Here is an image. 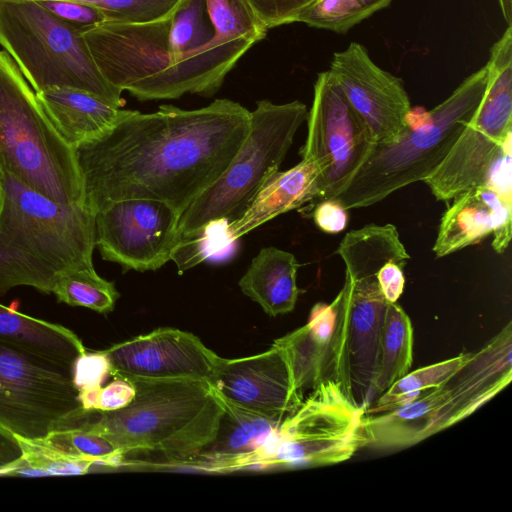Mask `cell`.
I'll list each match as a JSON object with an SVG mask.
<instances>
[{
    "instance_id": "obj_1",
    "label": "cell",
    "mask_w": 512,
    "mask_h": 512,
    "mask_svg": "<svg viewBox=\"0 0 512 512\" xmlns=\"http://www.w3.org/2000/svg\"><path fill=\"white\" fill-rule=\"evenodd\" d=\"M249 130L250 111L229 99L193 110H122L111 127L73 148L84 204L95 213L146 198L181 215L223 174Z\"/></svg>"
},
{
    "instance_id": "obj_2",
    "label": "cell",
    "mask_w": 512,
    "mask_h": 512,
    "mask_svg": "<svg viewBox=\"0 0 512 512\" xmlns=\"http://www.w3.org/2000/svg\"><path fill=\"white\" fill-rule=\"evenodd\" d=\"M115 411H86L80 424L108 438L128 461L189 465L216 437L224 404L208 380H137Z\"/></svg>"
},
{
    "instance_id": "obj_3",
    "label": "cell",
    "mask_w": 512,
    "mask_h": 512,
    "mask_svg": "<svg viewBox=\"0 0 512 512\" xmlns=\"http://www.w3.org/2000/svg\"><path fill=\"white\" fill-rule=\"evenodd\" d=\"M95 213L62 204L0 170V296L28 286L51 294L59 276L93 266Z\"/></svg>"
},
{
    "instance_id": "obj_4",
    "label": "cell",
    "mask_w": 512,
    "mask_h": 512,
    "mask_svg": "<svg viewBox=\"0 0 512 512\" xmlns=\"http://www.w3.org/2000/svg\"><path fill=\"white\" fill-rule=\"evenodd\" d=\"M487 84L483 66L440 104L424 112L390 143L375 144L347 187L335 198L345 209L376 204L393 192L424 181L442 163L477 110Z\"/></svg>"
},
{
    "instance_id": "obj_5",
    "label": "cell",
    "mask_w": 512,
    "mask_h": 512,
    "mask_svg": "<svg viewBox=\"0 0 512 512\" xmlns=\"http://www.w3.org/2000/svg\"><path fill=\"white\" fill-rule=\"evenodd\" d=\"M0 170L56 202L84 203L73 148L4 50H0Z\"/></svg>"
},
{
    "instance_id": "obj_6",
    "label": "cell",
    "mask_w": 512,
    "mask_h": 512,
    "mask_svg": "<svg viewBox=\"0 0 512 512\" xmlns=\"http://www.w3.org/2000/svg\"><path fill=\"white\" fill-rule=\"evenodd\" d=\"M0 45L35 92L73 87L122 105V91L102 75L82 34L37 1L0 0Z\"/></svg>"
},
{
    "instance_id": "obj_7",
    "label": "cell",
    "mask_w": 512,
    "mask_h": 512,
    "mask_svg": "<svg viewBox=\"0 0 512 512\" xmlns=\"http://www.w3.org/2000/svg\"><path fill=\"white\" fill-rule=\"evenodd\" d=\"M307 114V106L298 100L284 104L258 101L250 112L245 141L218 180L182 212L178 235L193 233L210 222L238 220L279 171Z\"/></svg>"
},
{
    "instance_id": "obj_8",
    "label": "cell",
    "mask_w": 512,
    "mask_h": 512,
    "mask_svg": "<svg viewBox=\"0 0 512 512\" xmlns=\"http://www.w3.org/2000/svg\"><path fill=\"white\" fill-rule=\"evenodd\" d=\"M483 98L451 150L424 182L448 201L484 185L488 171L512 134V25L490 49Z\"/></svg>"
},
{
    "instance_id": "obj_9",
    "label": "cell",
    "mask_w": 512,
    "mask_h": 512,
    "mask_svg": "<svg viewBox=\"0 0 512 512\" xmlns=\"http://www.w3.org/2000/svg\"><path fill=\"white\" fill-rule=\"evenodd\" d=\"M84 410L71 369L0 339V427L27 441L74 426Z\"/></svg>"
},
{
    "instance_id": "obj_10",
    "label": "cell",
    "mask_w": 512,
    "mask_h": 512,
    "mask_svg": "<svg viewBox=\"0 0 512 512\" xmlns=\"http://www.w3.org/2000/svg\"><path fill=\"white\" fill-rule=\"evenodd\" d=\"M312 390L284 419L264 467L336 464L364 447L366 410L350 401L333 380Z\"/></svg>"
},
{
    "instance_id": "obj_11",
    "label": "cell",
    "mask_w": 512,
    "mask_h": 512,
    "mask_svg": "<svg viewBox=\"0 0 512 512\" xmlns=\"http://www.w3.org/2000/svg\"><path fill=\"white\" fill-rule=\"evenodd\" d=\"M302 158L320 169L319 199H332L350 183L375 142L330 73H318L307 114Z\"/></svg>"
},
{
    "instance_id": "obj_12",
    "label": "cell",
    "mask_w": 512,
    "mask_h": 512,
    "mask_svg": "<svg viewBox=\"0 0 512 512\" xmlns=\"http://www.w3.org/2000/svg\"><path fill=\"white\" fill-rule=\"evenodd\" d=\"M338 332L334 381L357 406L375 401L380 340L387 301L376 275L349 276L335 297Z\"/></svg>"
},
{
    "instance_id": "obj_13",
    "label": "cell",
    "mask_w": 512,
    "mask_h": 512,
    "mask_svg": "<svg viewBox=\"0 0 512 512\" xmlns=\"http://www.w3.org/2000/svg\"><path fill=\"white\" fill-rule=\"evenodd\" d=\"M180 213L146 198L112 202L95 212V247L124 271H155L170 260Z\"/></svg>"
},
{
    "instance_id": "obj_14",
    "label": "cell",
    "mask_w": 512,
    "mask_h": 512,
    "mask_svg": "<svg viewBox=\"0 0 512 512\" xmlns=\"http://www.w3.org/2000/svg\"><path fill=\"white\" fill-rule=\"evenodd\" d=\"M328 72L376 144L396 140L408 126L411 104L401 78L382 69L358 42L335 52Z\"/></svg>"
},
{
    "instance_id": "obj_15",
    "label": "cell",
    "mask_w": 512,
    "mask_h": 512,
    "mask_svg": "<svg viewBox=\"0 0 512 512\" xmlns=\"http://www.w3.org/2000/svg\"><path fill=\"white\" fill-rule=\"evenodd\" d=\"M111 376L128 381L211 378L219 356L194 334L158 328L105 350Z\"/></svg>"
},
{
    "instance_id": "obj_16",
    "label": "cell",
    "mask_w": 512,
    "mask_h": 512,
    "mask_svg": "<svg viewBox=\"0 0 512 512\" xmlns=\"http://www.w3.org/2000/svg\"><path fill=\"white\" fill-rule=\"evenodd\" d=\"M209 382L222 400L271 417L284 419L303 401L287 357L275 343L253 356L220 357Z\"/></svg>"
},
{
    "instance_id": "obj_17",
    "label": "cell",
    "mask_w": 512,
    "mask_h": 512,
    "mask_svg": "<svg viewBox=\"0 0 512 512\" xmlns=\"http://www.w3.org/2000/svg\"><path fill=\"white\" fill-rule=\"evenodd\" d=\"M442 216L433 251L444 257L493 234L492 247L503 253L511 240L512 201L479 185L457 194Z\"/></svg>"
},
{
    "instance_id": "obj_18",
    "label": "cell",
    "mask_w": 512,
    "mask_h": 512,
    "mask_svg": "<svg viewBox=\"0 0 512 512\" xmlns=\"http://www.w3.org/2000/svg\"><path fill=\"white\" fill-rule=\"evenodd\" d=\"M222 401L224 413L215 439L189 465L211 470L259 466L273 448L285 418Z\"/></svg>"
},
{
    "instance_id": "obj_19",
    "label": "cell",
    "mask_w": 512,
    "mask_h": 512,
    "mask_svg": "<svg viewBox=\"0 0 512 512\" xmlns=\"http://www.w3.org/2000/svg\"><path fill=\"white\" fill-rule=\"evenodd\" d=\"M452 425L451 391L444 383L401 406L365 413L364 447L403 448Z\"/></svg>"
},
{
    "instance_id": "obj_20",
    "label": "cell",
    "mask_w": 512,
    "mask_h": 512,
    "mask_svg": "<svg viewBox=\"0 0 512 512\" xmlns=\"http://www.w3.org/2000/svg\"><path fill=\"white\" fill-rule=\"evenodd\" d=\"M337 332L334 299L330 304H315L304 326L274 341L283 349L295 385L302 394L326 380L334 381Z\"/></svg>"
},
{
    "instance_id": "obj_21",
    "label": "cell",
    "mask_w": 512,
    "mask_h": 512,
    "mask_svg": "<svg viewBox=\"0 0 512 512\" xmlns=\"http://www.w3.org/2000/svg\"><path fill=\"white\" fill-rule=\"evenodd\" d=\"M512 328L509 322L446 383L451 391L453 424L471 415L512 379Z\"/></svg>"
},
{
    "instance_id": "obj_22",
    "label": "cell",
    "mask_w": 512,
    "mask_h": 512,
    "mask_svg": "<svg viewBox=\"0 0 512 512\" xmlns=\"http://www.w3.org/2000/svg\"><path fill=\"white\" fill-rule=\"evenodd\" d=\"M320 169L304 159L294 167L274 173L262 186L244 214L227 225L231 242L272 220L319 198Z\"/></svg>"
},
{
    "instance_id": "obj_23",
    "label": "cell",
    "mask_w": 512,
    "mask_h": 512,
    "mask_svg": "<svg viewBox=\"0 0 512 512\" xmlns=\"http://www.w3.org/2000/svg\"><path fill=\"white\" fill-rule=\"evenodd\" d=\"M53 126L72 147L111 127L122 109L103 98L73 87H49L35 92Z\"/></svg>"
},
{
    "instance_id": "obj_24",
    "label": "cell",
    "mask_w": 512,
    "mask_h": 512,
    "mask_svg": "<svg viewBox=\"0 0 512 512\" xmlns=\"http://www.w3.org/2000/svg\"><path fill=\"white\" fill-rule=\"evenodd\" d=\"M298 267L291 252L263 247L239 280V287L269 316L289 313L300 293L296 281Z\"/></svg>"
},
{
    "instance_id": "obj_25",
    "label": "cell",
    "mask_w": 512,
    "mask_h": 512,
    "mask_svg": "<svg viewBox=\"0 0 512 512\" xmlns=\"http://www.w3.org/2000/svg\"><path fill=\"white\" fill-rule=\"evenodd\" d=\"M0 339L51 359L69 369L86 351L80 337L57 323L25 315L0 304Z\"/></svg>"
},
{
    "instance_id": "obj_26",
    "label": "cell",
    "mask_w": 512,
    "mask_h": 512,
    "mask_svg": "<svg viewBox=\"0 0 512 512\" xmlns=\"http://www.w3.org/2000/svg\"><path fill=\"white\" fill-rule=\"evenodd\" d=\"M213 37L214 27L206 0H183L171 16L168 34L174 68L155 93L154 100L171 99L187 64L207 47Z\"/></svg>"
},
{
    "instance_id": "obj_27",
    "label": "cell",
    "mask_w": 512,
    "mask_h": 512,
    "mask_svg": "<svg viewBox=\"0 0 512 512\" xmlns=\"http://www.w3.org/2000/svg\"><path fill=\"white\" fill-rule=\"evenodd\" d=\"M336 253L342 258L349 276L376 275L388 262L405 266L410 255L393 224H368L349 231Z\"/></svg>"
},
{
    "instance_id": "obj_28",
    "label": "cell",
    "mask_w": 512,
    "mask_h": 512,
    "mask_svg": "<svg viewBox=\"0 0 512 512\" xmlns=\"http://www.w3.org/2000/svg\"><path fill=\"white\" fill-rule=\"evenodd\" d=\"M413 362V327L396 302L387 303L380 340L375 400L396 380L406 375Z\"/></svg>"
},
{
    "instance_id": "obj_29",
    "label": "cell",
    "mask_w": 512,
    "mask_h": 512,
    "mask_svg": "<svg viewBox=\"0 0 512 512\" xmlns=\"http://www.w3.org/2000/svg\"><path fill=\"white\" fill-rule=\"evenodd\" d=\"M52 294L60 303L85 307L100 314L113 311L120 297L114 283L99 276L94 266L63 272L56 280Z\"/></svg>"
},
{
    "instance_id": "obj_30",
    "label": "cell",
    "mask_w": 512,
    "mask_h": 512,
    "mask_svg": "<svg viewBox=\"0 0 512 512\" xmlns=\"http://www.w3.org/2000/svg\"><path fill=\"white\" fill-rule=\"evenodd\" d=\"M471 353H460L453 358L408 372L382 393L365 413H377L401 406L425 391L441 386L462 368Z\"/></svg>"
},
{
    "instance_id": "obj_31",
    "label": "cell",
    "mask_w": 512,
    "mask_h": 512,
    "mask_svg": "<svg viewBox=\"0 0 512 512\" xmlns=\"http://www.w3.org/2000/svg\"><path fill=\"white\" fill-rule=\"evenodd\" d=\"M62 459L116 466L123 464L118 448L105 436L78 423L38 440Z\"/></svg>"
},
{
    "instance_id": "obj_32",
    "label": "cell",
    "mask_w": 512,
    "mask_h": 512,
    "mask_svg": "<svg viewBox=\"0 0 512 512\" xmlns=\"http://www.w3.org/2000/svg\"><path fill=\"white\" fill-rule=\"evenodd\" d=\"M393 0H316L297 22L310 27L346 33L351 28L388 7Z\"/></svg>"
},
{
    "instance_id": "obj_33",
    "label": "cell",
    "mask_w": 512,
    "mask_h": 512,
    "mask_svg": "<svg viewBox=\"0 0 512 512\" xmlns=\"http://www.w3.org/2000/svg\"><path fill=\"white\" fill-rule=\"evenodd\" d=\"M226 220L210 222L201 229L178 237L171 252L179 273L194 267L220 251L222 244H231Z\"/></svg>"
},
{
    "instance_id": "obj_34",
    "label": "cell",
    "mask_w": 512,
    "mask_h": 512,
    "mask_svg": "<svg viewBox=\"0 0 512 512\" xmlns=\"http://www.w3.org/2000/svg\"><path fill=\"white\" fill-rule=\"evenodd\" d=\"M40 1V0H33ZM101 9L109 22L147 23L172 16L183 0H72Z\"/></svg>"
},
{
    "instance_id": "obj_35",
    "label": "cell",
    "mask_w": 512,
    "mask_h": 512,
    "mask_svg": "<svg viewBox=\"0 0 512 512\" xmlns=\"http://www.w3.org/2000/svg\"><path fill=\"white\" fill-rule=\"evenodd\" d=\"M40 5L62 23L80 32L109 22L99 8L72 0H40Z\"/></svg>"
},
{
    "instance_id": "obj_36",
    "label": "cell",
    "mask_w": 512,
    "mask_h": 512,
    "mask_svg": "<svg viewBox=\"0 0 512 512\" xmlns=\"http://www.w3.org/2000/svg\"><path fill=\"white\" fill-rule=\"evenodd\" d=\"M110 375L111 363L105 350L84 351L76 357L71 368V379L77 392L101 388Z\"/></svg>"
},
{
    "instance_id": "obj_37",
    "label": "cell",
    "mask_w": 512,
    "mask_h": 512,
    "mask_svg": "<svg viewBox=\"0 0 512 512\" xmlns=\"http://www.w3.org/2000/svg\"><path fill=\"white\" fill-rule=\"evenodd\" d=\"M316 0H246L258 19L269 30L297 22Z\"/></svg>"
},
{
    "instance_id": "obj_38",
    "label": "cell",
    "mask_w": 512,
    "mask_h": 512,
    "mask_svg": "<svg viewBox=\"0 0 512 512\" xmlns=\"http://www.w3.org/2000/svg\"><path fill=\"white\" fill-rule=\"evenodd\" d=\"M135 386L131 381L115 378L97 392L96 410L115 411L126 407L135 396Z\"/></svg>"
},
{
    "instance_id": "obj_39",
    "label": "cell",
    "mask_w": 512,
    "mask_h": 512,
    "mask_svg": "<svg viewBox=\"0 0 512 512\" xmlns=\"http://www.w3.org/2000/svg\"><path fill=\"white\" fill-rule=\"evenodd\" d=\"M347 211L337 200L324 199L315 207L313 220L320 230L336 234L347 226Z\"/></svg>"
},
{
    "instance_id": "obj_40",
    "label": "cell",
    "mask_w": 512,
    "mask_h": 512,
    "mask_svg": "<svg viewBox=\"0 0 512 512\" xmlns=\"http://www.w3.org/2000/svg\"><path fill=\"white\" fill-rule=\"evenodd\" d=\"M403 268V265L391 261L383 265L376 274L379 288L387 302H396L403 292Z\"/></svg>"
},
{
    "instance_id": "obj_41",
    "label": "cell",
    "mask_w": 512,
    "mask_h": 512,
    "mask_svg": "<svg viewBox=\"0 0 512 512\" xmlns=\"http://www.w3.org/2000/svg\"><path fill=\"white\" fill-rule=\"evenodd\" d=\"M25 450L19 437L0 427V475H8L23 459Z\"/></svg>"
},
{
    "instance_id": "obj_42",
    "label": "cell",
    "mask_w": 512,
    "mask_h": 512,
    "mask_svg": "<svg viewBox=\"0 0 512 512\" xmlns=\"http://www.w3.org/2000/svg\"><path fill=\"white\" fill-rule=\"evenodd\" d=\"M507 25H512V0H497Z\"/></svg>"
}]
</instances>
